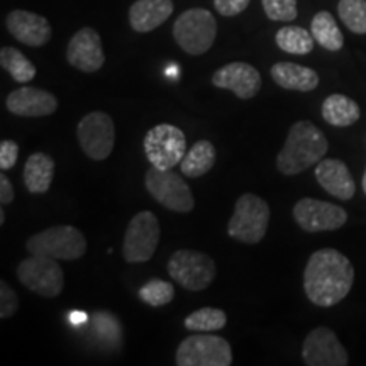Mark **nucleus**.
<instances>
[{
  "mask_svg": "<svg viewBox=\"0 0 366 366\" xmlns=\"http://www.w3.org/2000/svg\"><path fill=\"white\" fill-rule=\"evenodd\" d=\"M355 283V268L337 249L324 248L310 254L304 269V290L317 307H332L345 300Z\"/></svg>",
  "mask_w": 366,
  "mask_h": 366,
  "instance_id": "1",
  "label": "nucleus"
},
{
  "mask_svg": "<svg viewBox=\"0 0 366 366\" xmlns=\"http://www.w3.org/2000/svg\"><path fill=\"white\" fill-rule=\"evenodd\" d=\"M329 143L324 132L310 121H297L288 131L285 144L277 157L282 175H300L326 157Z\"/></svg>",
  "mask_w": 366,
  "mask_h": 366,
  "instance_id": "2",
  "label": "nucleus"
},
{
  "mask_svg": "<svg viewBox=\"0 0 366 366\" xmlns=\"http://www.w3.org/2000/svg\"><path fill=\"white\" fill-rule=\"evenodd\" d=\"M86 248L84 232L70 224L48 227L26 241V249L31 254L49 256L58 262H75L86 253Z\"/></svg>",
  "mask_w": 366,
  "mask_h": 366,
  "instance_id": "3",
  "label": "nucleus"
},
{
  "mask_svg": "<svg viewBox=\"0 0 366 366\" xmlns=\"http://www.w3.org/2000/svg\"><path fill=\"white\" fill-rule=\"evenodd\" d=\"M269 205L254 194H242L229 219L227 234L244 244H258L268 231Z\"/></svg>",
  "mask_w": 366,
  "mask_h": 366,
  "instance_id": "4",
  "label": "nucleus"
},
{
  "mask_svg": "<svg viewBox=\"0 0 366 366\" xmlns=\"http://www.w3.org/2000/svg\"><path fill=\"white\" fill-rule=\"evenodd\" d=\"M217 36L216 17L205 9H189L173 24V38L185 53L200 56L212 48Z\"/></svg>",
  "mask_w": 366,
  "mask_h": 366,
  "instance_id": "5",
  "label": "nucleus"
},
{
  "mask_svg": "<svg viewBox=\"0 0 366 366\" xmlns=\"http://www.w3.org/2000/svg\"><path fill=\"white\" fill-rule=\"evenodd\" d=\"M175 363L178 366H231L232 347L216 334H192L178 346Z\"/></svg>",
  "mask_w": 366,
  "mask_h": 366,
  "instance_id": "6",
  "label": "nucleus"
},
{
  "mask_svg": "<svg viewBox=\"0 0 366 366\" xmlns=\"http://www.w3.org/2000/svg\"><path fill=\"white\" fill-rule=\"evenodd\" d=\"M144 187L159 205L172 212L189 214L195 207L189 183L173 170H158L151 167L144 175Z\"/></svg>",
  "mask_w": 366,
  "mask_h": 366,
  "instance_id": "7",
  "label": "nucleus"
},
{
  "mask_svg": "<svg viewBox=\"0 0 366 366\" xmlns=\"http://www.w3.org/2000/svg\"><path fill=\"white\" fill-rule=\"evenodd\" d=\"M168 273L178 285L189 292H202L216 278L214 259L202 251L178 249L168 259Z\"/></svg>",
  "mask_w": 366,
  "mask_h": 366,
  "instance_id": "8",
  "label": "nucleus"
},
{
  "mask_svg": "<svg viewBox=\"0 0 366 366\" xmlns=\"http://www.w3.org/2000/svg\"><path fill=\"white\" fill-rule=\"evenodd\" d=\"M144 154L151 167L158 170H173L187 153V137L180 127L158 124L146 132L143 141Z\"/></svg>",
  "mask_w": 366,
  "mask_h": 366,
  "instance_id": "9",
  "label": "nucleus"
},
{
  "mask_svg": "<svg viewBox=\"0 0 366 366\" xmlns=\"http://www.w3.org/2000/svg\"><path fill=\"white\" fill-rule=\"evenodd\" d=\"M159 222L151 210H141L127 224L122 254L129 264L146 263L153 258L159 244Z\"/></svg>",
  "mask_w": 366,
  "mask_h": 366,
  "instance_id": "10",
  "label": "nucleus"
},
{
  "mask_svg": "<svg viewBox=\"0 0 366 366\" xmlns=\"http://www.w3.org/2000/svg\"><path fill=\"white\" fill-rule=\"evenodd\" d=\"M17 278L27 290L43 297H58L65 287V274L58 259L31 254L17 264Z\"/></svg>",
  "mask_w": 366,
  "mask_h": 366,
  "instance_id": "11",
  "label": "nucleus"
},
{
  "mask_svg": "<svg viewBox=\"0 0 366 366\" xmlns=\"http://www.w3.org/2000/svg\"><path fill=\"white\" fill-rule=\"evenodd\" d=\"M80 148L94 162H104L111 157L116 144V126L109 114L95 111L80 119L76 126Z\"/></svg>",
  "mask_w": 366,
  "mask_h": 366,
  "instance_id": "12",
  "label": "nucleus"
},
{
  "mask_svg": "<svg viewBox=\"0 0 366 366\" xmlns=\"http://www.w3.org/2000/svg\"><path fill=\"white\" fill-rule=\"evenodd\" d=\"M295 222L305 232H324V231H337L347 222V212L340 205H334L324 200L300 199L294 205Z\"/></svg>",
  "mask_w": 366,
  "mask_h": 366,
  "instance_id": "13",
  "label": "nucleus"
},
{
  "mask_svg": "<svg viewBox=\"0 0 366 366\" xmlns=\"http://www.w3.org/2000/svg\"><path fill=\"white\" fill-rule=\"evenodd\" d=\"M302 360L307 366H346L350 356L329 327H315L305 337Z\"/></svg>",
  "mask_w": 366,
  "mask_h": 366,
  "instance_id": "14",
  "label": "nucleus"
},
{
  "mask_svg": "<svg viewBox=\"0 0 366 366\" xmlns=\"http://www.w3.org/2000/svg\"><path fill=\"white\" fill-rule=\"evenodd\" d=\"M210 81L217 89L231 90L241 100L256 97L263 85L259 71L244 61H232L229 65L221 66L214 71Z\"/></svg>",
  "mask_w": 366,
  "mask_h": 366,
  "instance_id": "15",
  "label": "nucleus"
},
{
  "mask_svg": "<svg viewBox=\"0 0 366 366\" xmlns=\"http://www.w3.org/2000/svg\"><path fill=\"white\" fill-rule=\"evenodd\" d=\"M68 63L84 73H95L104 66L105 54L102 39L92 27H84L73 34L66 48Z\"/></svg>",
  "mask_w": 366,
  "mask_h": 366,
  "instance_id": "16",
  "label": "nucleus"
},
{
  "mask_svg": "<svg viewBox=\"0 0 366 366\" xmlns=\"http://www.w3.org/2000/svg\"><path fill=\"white\" fill-rule=\"evenodd\" d=\"M6 107L14 116L44 117L58 111V99L38 86H21L7 95Z\"/></svg>",
  "mask_w": 366,
  "mask_h": 366,
  "instance_id": "17",
  "label": "nucleus"
},
{
  "mask_svg": "<svg viewBox=\"0 0 366 366\" xmlns=\"http://www.w3.org/2000/svg\"><path fill=\"white\" fill-rule=\"evenodd\" d=\"M6 27L12 38L33 48H41L51 39L53 29L48 19L29 11H12L6 19Z\"/></svg>",
  "mask_w": 366,
  "mask_h": 366,
  "instance_id": "18",
  "label": "nucleus"
},
{
  "mask_svg": "<svg viewBox=\"0 0 366 366\" xmlns=\"http://www.w3.org/2000/svg\"><path fill=\"white\" fill-rule=\"evenodd\" d=\"M315 180L329 195L340 200H351L356 194V183L345 162L322 158L315 164Z\"/></svg>",
  "mask_w": 366,
  "mask_h": 366,
  "instance_id": "19",
  "label": "nucleus"
},
{
  "mask_svg": "<svg viewBox=\"0 0 366 366\" xmlns=\"http://www.w3.org/2000/svg\"><path fill=\"white\" fill-rule=\"evenodd\" d=\"M172 0H136L129 9V24L136 33L154 31L173 14Z\"/></svg>",
  "mask_w": 366,
  "mask_h": 366,
  "instance_id": "20",
  "label": "nucleus"
},
{
  "mask_svg": "<svg viewBox=\"0 0 366 366\" xmlns=\"http://www.w3.org/2000/svg\"><path fill=\"white\" fill-rule=\"evenodd\" d=\"M269 75H272L274 84L285 90L312 92L319 86L317 71H314L312 68L297 65V63H274L269 70Z\"/></svg>",
  "mask_w": 366,
  "mask_h": 366,
  "instance_id": "21",
  "label": "nucleus"
},
{
  "mask_svg": "<svg viewBox=\"0 0 366 366\" xmlns=\"http://www.w3.org/2000/svg\"><path fill=\"white\" fill-rule=\"evenodd\" d=\"M54 159L46 153H33L24 163V185L29 194L43 195L49 190L54 177Z\"/></svg>",
  "mask_w": 366,
  "mask_h": 366,
  "instance_id": "22",
  "label": "nucleus"
},
{
  "mask_svg": "<svg viewBox=\"0 0 366 366\" xmlns=\"http://www.w3.org/2000/svg\"><path fill=\"white\" fill-rule=\"evenodd\" d=\"M361 117L360 105L342 94H332L322 102V119L332 127H350Z\"/></svg>",
  "mask_w": 366,
  "mask_h": 366,
  "instance_id": "23",
  "label": "nucleus"
},
{
  "mask_svg": "<svg viewBox=\"0 0 366 366\" xmlns=\"http://www.w3.org/2000/svg\"><path fill=\"white\" fill-rule=\"evenodd\" d=\"M216 148L207 139H200L187 151L180 163V170L189 178H200L212 170L216 164Z\"/></svg>",
  "mask_w": 366,
  "mask_h": 366,
  "instance_id": "24",
  "label": "nucleus"
},
{
  "mask_svg": "<svg viewBox=\"0 0 366 366\" xmlns=\"http://www.w3.org/2000/svg\"><path fill=\"white\" fill-rule=\"evenodd\" d=\"M310 33H312L315 43L327 51H340L345 44V36H342L340 26L334 21L332 14L327 11L315 14L312 24H310Z\"/></svg>",
  "mask_w": 366,
  "mask_h": 366,
  "instance_id": "25",
  "label": "nucleus"
},
{
  "mask_svg": "<svg viewBox=\"0 0 366 366\" xmlns=\"http://www.w3.org/2000/svg\"><path fill=\"white\" fill-rule=\"evenodd\" d=\"M0 65L21 85L29 84L36 76V66L33 61L12 46H4L0 49Z\"/></svg>",
  "mask_w": 366,
  "mask_h": 366,
  "instance_id": "26",
  "label": "nucleus"
},
{
  "mask_svg": "<svg viewBox=\"0 0 366 366\" xmlns=\"http://www.w3.org/2000/svg\"><path fill=\"white\" fill-rule=\"evenodd\" d=\"M278 48L282 51L290 53V54H309L314 49L315 39L312 33L305 31L304 27L299 26H285L282 29H278L277 36H274Z\"/></svg>",
  "mask_w": 366,
  "mask_h": 366,
  "instance_id": "27",
  "label": "nucleus"
},
{
  "mask_svg": "<svg viewBox=\"0 0 366 366\" xmlns=\"http://www.w3.org/2000/svg\"><path fill=\"white\" fill-rule=\"evenodd\" d=\"M90 331L99 342L119 347L122 345V326L111 312H94L90 315Z\"/></svg>",
  "mask_w": 366,
  "mask_h": 366,
  "instance_id": "28",
  "label": "nucleus"
},
{
  "mask_svg": "<svg viewBox=\"0 0 366 366\" xmlns=\"http://www.w3.org/2000/svg\"><path fill=\"white\" fill-rule=\"evenodd\" d=\"M227 315L216 307H204L189 314L183 320V326L192 332H216L226 327Z\"/></svg>",
  "mask_w": 366,
  "mask_h": 366,
  "instance_id": "29",
  "label": "nucleus"
},
{
  "mask_svg": "<svg viewBox=\"0 0 366 366\" xmlns=\"http://www.w3.org/2000/svg\"><path fill=\"white\" fill-rule=\"evenodd\" d=\"M337 14L351 33L366 34V0H340Z\"/></svg>",
  "mask_w": 366,
  "mask_h": 366,
  "instance_id": "30",
  "label": "nucleus"
},
{
  "mask_svg": "<svg viewBox=\"0 0 366 366\" xmlns=\"http://www.w3.org/2000/svg\"><path fill=\"white\" fill-rule=\"evenodd\" d=\"M139 299L149 307H163L175 299V287L170 282L153 278L139 288Z\"/></svg>",
  "mask_w": 366,
  "mask_h": 366,
  "instance_id": "31",
  "label": "nucleus"
},
{
  "mask_svg": "<svg viewBox=\"0 0 366 366\" xmlns=\"http://www.w3.org/2000/svg\"><path fill=\"white\" fill-rule=\"evenodd\" d=\"M263 11L269 21L290 22L299 16L297 0H262Z\"/></svg>",
  "mask_w": 366,
  "mask_h": 366,
  "instance_id": "32",
  "label": "nucleus"
},
{
  "mask_svg": "<svg viewBox=\"0 0 366 366\" xmlns=\"http://www.w3.org/2000/svg\"><path fill=\"white\" fill-rule=\"evenodd\" d=\"M19 309V297L11 285L0 282V319H9Z\"/></svg>",
  "mask_w": 366,
  "mask_h": 366,
  "instance_id": "33",
  "label": "nucleus"
},
{
  "mask_svg": "<svg viewBox=\"0 0 366 366\" xmlns=\"http://www.w3.org/2000/svg\"><path fill=\"white\" fill-rule=\"evenodd\" d=\"M19 157V144L12 139H6L0 143V170L7 172L16 167Z\"/></svg>",
  "mask_w": 366,
  "mask_h": 366,
  "instance_id": "34",
  "label": "nucleus"
},
{
  "mask_svg": "<svg viewBox=\"0 0 366 366\" xmlns=\"http://www.w3.org/2000/svg\"><path fill=\"white\" fill-rule=\"evenodd\" d=\"M251 0H214V7L224 17H234L248 9Z\"/></svg>",
  "mask_w": 366,
  "mask_h": 366,
  "instance_id": "35",
  "label": "nucleus"
},
{
  "mask_svg": "<svg viewBox=\"0 0 366 366\" xmlns=\"http://www.w3.org/2000/svg\"><path fill=\"white\" fill-rule=\"evenodd\" d=\"M14 197H16V192H14L12 182L7 178L6 172H2V175H0V202L2 205L12 204Z\"/></svg>",
  "mask_w": 366,
  "mask_h": 366,
  "instance_id": "36",
  "label": "nucleus"
},
{
  "mask_svg": "<svg viewBox=\"0 0 366 366\" xmlns=\"http://www.w3.org/2000/svg\"><path fill=\"white\" fill-rule=\"evenodd\" d=\"M0 224H6V210H0Z\"/></svg>",
  "mask_w": 366,
  "mask_h": 366,
  "instance_id": "37",
  "label": "nucleus"
},
{
  "mask_svg": "<svg viewBox=\"0 0 366 366\" xmlns=\"http://www.w3.org/2000/svg\"><path fill=\"white\" fill-rule=\"evenodd\" d=\"M361 185H363V192L366 194V170H365V175H363V182H361Z\"/></svg>",
  "mask_w": 366,
  "mask_h": 366,
  "instance_id": "38",
  "label": "nucleus"
}]
</instances>
